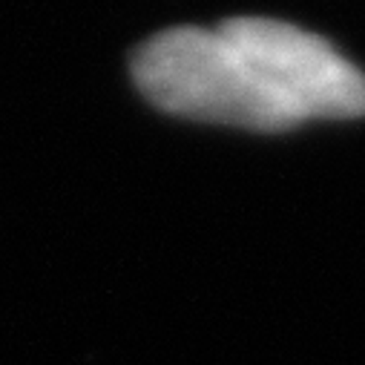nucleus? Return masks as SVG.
Wrapping results in <instances>:
<instances>
[{
    "mask_svg": "<svg viewBox=\"0 0 365 365\" xmlns=\"http://www.w3.org/2000/svg\"><path fill=\"white\" fill-rule=\"evenodd\" d=\"M135 86L158 110L181 118L282 133L297 127L222 26H173L133 55Z\"/></svg>",
    "mask_w": 365,
    "mask_h": 365,
    "instance_id": "obj_1",
    "label": "nucleus"
},
{
    "mask_svg": "<svg viewBox=\"0 0 365 365\" xmlns=\"http://www.w3.org/2000/svg\"><path fill=\"white\" fill-rule=\"evenodd\" d=\"M222 29L297 124L365 115V75L319 35L270 18H233Z\"/></svg>",
    "mask_w": 365,
    "mask_h": 365,
    "instance_id": "obj_2",
    "label": "nucleus"
}]
</instances>
